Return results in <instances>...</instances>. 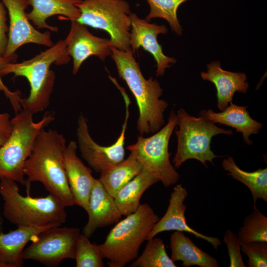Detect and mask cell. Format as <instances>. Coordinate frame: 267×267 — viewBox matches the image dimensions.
Listing matches in <instances>:
<instances>
[{
  "instance_id": "obj_26",
  "label": "cell",
  "mask_w": 267,
  "mask_h": 267,
  "mask_svg": "<svg viewBox=\"0 0 267 267\" xmlns=\"http://www.w3.org/2000/svg\"><path fill=\"white\" fill-rule=\"evenodd\" d=\"M148 242L141 255L133 261L130 267H177L168 255L163 240L153 237Z\"/></svg>"
},
{
  "instance_id": "obj_18",
  "label": "cell",
  "mask_w": 267,
  "mask_h": 267,
  "mask_svg": "<svg viewBox=\"0 0 267 267\" xmlns=\"http://www.w3.org/2000/svg\"><path fill=\"white\" fill-rule=\"evenodd\" d=\"M201 76L203 80L215 85L217 89V107L222 111L232 102L236 91L245 94L249 87L245 73L224 70L217 61L208 64L207 71L202 72Z\"/></svg>"
},
{
  "instance_id": "obj_10",
  "label": "cell",
  "mask_w": 267,
  "mask_h": 267,
  "mask_svg": "<svg viewBox=\"0 0 267 267\" xmlns=\"http://www.w3.org/2000/svg\"><path fill=\"white\" fill-rule=\"evenodd\" d=\"M81 230L56 226L47 229L32 240L23 252L24 260H32L47 267H57L63 260L75 259Z\"/></svg>"
},
{
  "instance_id": "obj_32",
  "label": "cell",
  "mask_w": 267,
  "mask_h": 267,
  "mask_svg": "<svg viewBox=\"0 0 267 267\" xmlns=\"http://www.w3.org/2000/svg\"><path fill=\"white\" fill-rule=\"evenodd\" d=\"M16 60L11 58H5L0 56V91H3L6 97L9 100L11 106L15 114L22 109L21 102L22 98L20 96V92L19 90L12 91L10 90L3 84L1 80L0 70L3 66L8 62H15Z\"/></svg>"
},
{
  "instance_id": "obj_13",
  "label": "cell",
  "mask_w": 267,
  "mask_h": 267,
  "mask_svg": "<svg viewBox=\"0 0 267 267\" xmlns=\"http://www.w3.org/2000/svg\"><path fill=\"white\" fill-rule=\"evenodd\" d=\"M64 41L68 54L73 59L74 75L90 56H96L104 61L112 53L110 39L95 36L87 26L77 20L71 21V28Z\"/></svg>"
},
{
  "instance_id": "obj_24",
  "label": "cell",
  "mask_w": 267,
  "mask_h": 267,
  "mask_svg": "<svg viewBox=\"0 0 267 267\" xmlns=\"http://www.w3.org/2000/svg\"><path fill=\"white\" fill-rule=\"evenodd\" d=\"M223 169L233 178L242 182L250 190L254 206L261 199L267 202V168L259 169L249 172L241 169L235 162L234 158L229 156L224 159L222 163Z\"/></svg>"
},
{
  "instance_id": "obj_15",
  "label": "cell",
  "mask_w": 267,
  "mask_h": 267,
  "mask_svg": "<svg viewBox=\"0 0 267 267\" xmlns=\"http://www.w3.org/2000/svg\"><path fill=\"white\" fill-rule=\"evenodd\" d=\"M188 196L187 190L181 184L176 185L172 192L169 204L165 215L155 224L149 233L147 240L155 237L158 234L167 231L176 230L187 232L197 238L206 240L216 250L221 245L220 240L197 232L187 223L185 212L186 206L184 201Z\"/></svg>"
},
{
  "instance_id": "obj_34",
  "label": "cell",
  "mask_w": 267,
  "mask_h": 267,
  "mask_svg": "<svg viewBox=\"0 0 267 267\" xmlns=\"http://www.w3.org/2000/svg\"><path fill=\"white\" fill-rule=\"evenodd\" d=\"M12 130L10 115L6 112L0 113V147L8 139Z\"/></svg>"
},
{
  "instance_id": "obj_21",
  "label": "cell",
  "mask_w": 267,
  "mask_h": 267,
  "mask_svg": "<svg viewBox=\"0 0 267 267\" xmlns=\"http://www.w3.org/2000/svg\"><path fill=\"white\" fill-rule=\"evenodd\" d=\"M32 10L27 16L28 19L37 28H45L57 32L58 28L50 26L46 20L55 15H63L64 19L77 20L81 12L76 4L82 0H28Z\"/></svg>"
},
{
  "instance_id": "obj_14",
  "label": "cell",
  "mask_w": 267,
  "mask_h": 267,
  "mask_svg": "<svg viewBox=\"0 0 267 267\" xmlns=\"http://www.w3.org/2000/svg\"><path fill=\"white\" fill-rule=\"evenodd\" d=\"M131 19L130 44L133 53L141 47L151 53L157 64L156 76L163 75L166 69L176 62L175 58L164 54L157 41L158 35L167 34L168 28L165 25L150 23L134 13L131 14Z\"/></svg>"
},
{
  "instance_id": "obj_20",
  "label": "cell",
  "mask_w": 267,
  "mask_h": 267,
  "mask_svg": "<svg viewBox=\"0 0 267 267\" xmlns=\"http://www.w3.org/2000/svg\"><path fill=\"white\" fill-rule=\"evenodd\" d=\"M56 226L58 225L19 226L6 233H0V260L11 267H22L27 243L43 231Z\"/></svg>"
},
{
  "instance_id": "obj_1",
  "label": "cell",
  "mask_w": 267,
  "mask_h": 267,
  "mask_svg": "<svg viewBox=\"0 0 267 267\" xmlns=\"http://www.w3.org/2000/svg\"><path fill=\"white\" fill-rule=\"evenodd\" d=\"M66 147L65 139L57 131L44 128L39 133L23 168L27 194L31 183L40 182L65 207L75 205L64 165Z\"/></svg>"
},
{
  "instance_id": "obj_29",
  "label": "cell",
  "mask_w": 267,
  "mask_h": 267,
  "mask_svg": "<svg viewBox=\"0 0 267 267\" xmlns=\"http://www.w3.org/2000/svg\"><path fill=\"white\" fill-rule=\"evenodd\" d=\"M74 259L77 267H104L98 245L92 243L82 233L78 239Z\"/></svg>"
},
{
  "instance_id": "obj_8",
  "label": "cell",
  "mask_w": 267,
  "mask_h": 267,
  "mask_svg": "<svg viewBox=\"0 0 267 267\" xmlns=\"http://www.w3.org/2000/svg\"><path fill=\"white\" fill-rule=\"evenodd\" d=\"M81 15L77 20L86 26L106 31L111 45L122 51L131 50L130 5L125 0H82L76 4Z\"/></svg>"
},
{
  "instance_id": "obj_16",
  "label": "cell",
  "mask_w": 267,
  "mask_h": 267,
  "mask_svg": "<svg viewBox=\"0 0 267 267\" xmlns=\"http://www.w3.org/2000/svg\"><path fill=\"white\" fill-rule=\"evenodd\" d=\"M78 146L75 141H71L64 152V165L75 205L86 212L95 178L92 171L78 157Z\"/></svg>"
},
{
  "instance_id": "obj_19",
  "label": "cell",
  "mask_w": 267,
  "mask_h": 267,
  "mask_svg": "<svg viewBox=\"0 0 267 267\" xmlns=\"http://www.w3.org/2000/svg\"><path fill=\"white\" fill-rule=\"evenodd\" d=\"M248 107L231 102L221 112L217 113L211 109H204L200 111L199 116L214 124L225 125L235 129L236 132L242 133L244 142L251 145L253 142L249 139V136L253 134H258L263 124L251 118L247 110Z\"/></svg>"
},
{
  "instance_id": "obj_22",
  "label": "cell",
  "mask_w": 267,
  "mask_h": 267,
  "mask_svg": "<svg viewBox=\"0 0 267 267\" xmlns=\"http://www.w3.org/2000/svg\"><path fill=\"white\" fill-rule=\"evenodd\" d=\"M171 259L182 262L184 267H219L217 260L197 246L182 231H176L170 237Z\"/></svg>"
},
{
  "instance_id": "obj_3",
  "label": "cell",
  "mask_w": 267,
  "mask_h": 267,
  "mask_svg": "<svg viewBox=\"0 0 267 267\" xmlns=\"http://www.w3.org/2000/svg\"><path fill=\"white\" fill-rule=\"evenodd\" d=\"M70 60L64 40H59L29 60L6 63L0 70V74L3 76L13 74V78L20 76L27 79L30 93L27 98H22L21 105L22 108L34 114L44 111L49 104L55 78L50 67L53 63L66 64Z\"/></svg>"
},
{
  "instance_id": "obj_23",
  "label": "cell",
  "mask_w": 267,
  "mask_h": 267,
  "mask_svg": "<svg viewBox=\"0 0 267 267\" xmlns=\"http://www.w3.org/2000/svg\"><path fill=\"white\" fill-rule=\"evenodd\" d=\"M159 180L147 170L140 172L121 188L114 199L122 216H127L135 212L139 207L143 193Z\"/></svg>"
},
{
  "instance_id": "obj_12",
  "label": "cell",
  "mask_w": 267,
  "mask_h": 267,
  "mask_svg": "<svg viewBox=\"0 0 267 267\" xmlns=\"http://www.w3.org/2000/svg\"><path fill=\"white\" fill-rule=\"evenodd\" d=\"M9 17L8 42L3 57L16 60V51L24 44H36L50 47L53 43L49 31L41 33L36 30L28 19L26 9L28 0H1Z\"/></svg>"
},
{
  "instance_id": "obj_5",
  "label": "cell",
  "mask_w": 267,
  "mask_h": 267,
  "mask_svg": "<svg viewBox=\"0 0 267 267\" xmlns=\"http://www.w3.org/2000/svg\"><path fill=\"white\" fill-rule=\"evenodd\" d=\"M17 182L7 179L0 180V195L3 201V215L17 227L60 226L67 220L65 207L49 194L44 197L24 196Z\"/></svg>"
},
{
  "instance_id": "obj_4",
  "label": "cell",
  "mask_w": 267,
  "mask_h": 267,
  "mask_svg": "<svg viewBox=\"0 0 267 267\" xmlns=\"http://www.w3.org/2000/svg\"><path fill=\"white\" fill-rule=\"evenodd\" d=\"M119 221L98 245L110 267H124L138 257L142 244L160 219L149 205L140 204L137 210Z\"/></svg>"
},
{
  "instance_id": "obj_6",
  "label": "cell",
  "mask_w": 267,
  "mask_h": 267,
  "mask_svg": "<svg viewBox=\"0 0 267 267\" xmlns=\"http://www.w3.org/2000/svg\"><path fill=\"white\" fill-rule=\"evenodd\" d=\"M33 115L22 108L11 119V133L0 147V180L7 179L25 185L23 172L25 161L39 133L54 119L53 114L47 112L41 120L35 122Z\"/></svg>"
},
{
  "instance_id": "obj_27",
  "label": "cell",
  "mask_w": 267,
  "mask_h": 267,
  "mask_svg": "<svg viewBox=\"0 0 267 267\" xmlns=\"http://www.w3.org/2000/svg\"><path fill=\"white\" fill-rule=\"evenodd\" d=\"M237 236L240 243L267 242V217L256 206H254L252 212L245 217Z\"/></svg>"
},
{
  "instance_id": "obj_7",
  "label": "cell",
  "mask_w": 267,
  "mask_h": 267,
  "mask_svg": "<svg viewBox=\"0 0 267 267\" xmlns=\"http://www.w3.org/2000/svg\"><path fill=\"white\" fill-rule=\"evenodd\" d=\"M177 125L175 130L177 149L173 160L174 166L178 168L186 160L196 159L208 168L206 162L214 165L213 160L220 157L211 148L212 138L219 134H233L231 130L220 128L206 118L195 117L183 108L177 111Z\"/></svg>"
},
{
  "instance_id": "obj_25",
  "label": "cell",
  "mask_w": 267,
  "mask_h": 267,
  "mask_svg": "<svg viewBox=\"0 0 267 267\" xmlns=\"http://www.w3.org/2000/svg\"><path fill=\"white\" fill-rule=\"evenodd\" d=\"M142 168L134 155L131 152L128 157L122 162L100 173L98 179L107 192L114 197Z\"/></svg>"
},
{
  "instance_id": "obj_9",
  "label": "cell",
  "mask_w": 267,
  "mask_h": 267,
  "mask_svg": "<svg viewBox=\"0 0 267 267\" xmlns=\"http://www.w3.org/2000/svg\"><path fill=\"white\" fill-rule=\"evenodd\" d=\"M177 123V114L172 110L164 127L149 137L139 136L135 143L127 147L134 155L142 168L166 187L177 183L180 177L170 161L171 154L168 150L169 140Z\"/></svg>"
},
{
  "instance_id": "obj_2",
  "label": "cell",
  "mask_w": 267,
  "mask_h": 267,
  "mask_svg": "<svg viewBox=\"0 0 267 267\" xmlns=\"http://www.w3.org/2000/svg\"><path fill=\"white\" fill-rule=\"evenodd\" d=\"M111 49L119 77L127 84L138 107V132L141 135L157 132L165 123L164 112L168 107L159 98L163 91L159 82L153 77L145 79L132 49L122 51L113 46Z\"/></svg>"
},
{
  "instance_id": "obj_17",
  "label": "cell",
  "mask_w": 267,
  "mask_h": 267,
  "mask_svg": "<svg viewBox=\"0 0 267 267\" xmlns=\"http://www.w3.org/2000/svg\"><path fill=\"white\" fill-rule=\"evenodd\" d=\"M88 221L82 233L90 238L98 228L119 221L122 217L114 197L105 189L98 179H94L87 211Z\"/></svg>"
},
{
  "instance_id": "obj_31",
  "label": "cell",
  "mask_w": 267,
  "mask_h": 267,
  "mask_svg": "<svg viewBox=\"0 0 267 267\" xmlns=\"http://www.w3.org/2000/svg\"><path fill=\"white\" fill-rule=\"evenodd\" d=\"M223 241L228 250L230 261L229 267H245L237 235L233 233L230 229H228L224 233Z\"/></svg>"
},
{
  "instance_id": "obj_33",
  "label": "cell",
  "mask_w": 267,
  "mask_h": 267,
  "mask_svg": "<svg viewBox=\"0 0 267 267\" xmlns=\"http://www.w3.org/2000/svg\"><path fill=\"white\" fill-rule=\"evenodd\" d=\"M2 2L0 1V56H3L7 42L9 27L7 24V11Z\"/></svg>"
},
{
  "instance_id": "obj_35",
  "label": "cell",
  "mask_w": 267,
  "mask_h": 267,
  "mask_svg": "<svg viewBox=\"0 0 267 267\" xmlns=\"http://www.w3.org/2000/svg\"><path fill=\"white\" fill-rule=\"evenodd\" d=\"M0 267H11V266L1 260H0Z\"/></svg>"
},
{
  "instance_id": "obj_11",
  "label": "cell",
  "mask_w": 267,
  "mask_h": 267,
  "mask_svg": "<svg viewBox=\"0 0 267 267\" xmlns=\"http://www.w3.org/2000/svg\"><path fill=\"white\" fill-rule=\"evenodd\" d=\"M125 99L126 114L122 130L116 142L110 146H101L94 141L90 135L86 118L83 114H80L78 118L76 134L81 156L97 173L105 172L125 159L124 145L130 114V101L127 97H125Z\"/></svg>"
},
{
  "instance_id": "obj_28",
  "label": "cell",
  "mask_w": 267,
  "mask_h": 267,
  "mask_svg": "<svg viewBox=\"0 0 267 267\" xmlns=\"http://www.w3.org/2000/svg\"><path fill=\"white\" fill-rule=\"evenodd\" d=\"M150 6V11L145 20L161 18L166 20L173 31L179 36L182 29L177 17V10L179 5L187 0H146Z\"/></svg>"
},
{
  "instance_id": "obj_30",
  "label": "cell",
  "mask_w": 267,
  "mask_h": 267,
  "mask_svg": "<svg viewBox=\"0 0 267 267\" xmlns=\"http://www.w3.org/2000/svg\"><path fill=\"white\" fill-rule=\"evenodd\" d=\"M240 244L241 251L248 256L249 267H267V242L256 241Z\"/></svg>"
}]
</instances>
